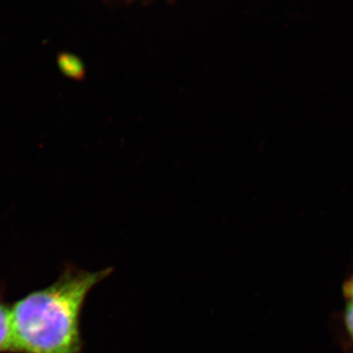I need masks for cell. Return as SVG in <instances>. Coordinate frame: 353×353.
Masks as SVG:
<instances>
[{"instance_id":"obj_1","label":"cell","mask_w":353,"mask_h":353,"mask_svg":"<svg viewBox=\"0 0 353 353\" xmlns=\"http://www.w3.org/2000/svg\"><path fill=\"white\" fill-rule=\"evenodd\" d=\"M67 265L53 284L11 307L14 343L20 353H83L81 316L90 290L112 274Z\"/></svg>"},{"instance_id":"obj_2","label":"cell","mask_w":353,"mask_h":353,"mask_svg":"<svg viewBox=\"0 0 353 353\" xmlns=\"http://www.w3.org/2000/svg\"><path fill=\"white\" fill-rule=\"evenodd\" d=\"M343 306L336 317L339 343L345 352L353 353V275L341 284Z\"/></svg>"},{"instance_id":"obj_3","label":"cell","mask_w":353,"mask_h":353,"mask_svg":"<svg viewBox=\"0 0 353 353\" xmlns=\"http://www.w3.org/2000/svg\"><path fill=\"white\" fill-rule=\"evenodd\" d=\"M16 352L11 308L0 303V353Z\"/></svg>"},{"instance_id":"obj_4","label":"cell","mask_w":353,"mask_h":353,"mask_svg":"<svg viewBox=\"0 0 353 353\" xmlns=\"http://www.w3.org/2000/svg\"><path fill=\"white\" fill-rule=\"evenodd\" d=\"M57 64L60 71L71 80L79 81L83 80L85 72L83 62L79 59L76 55L71 53L61 52L58 54Z\"/></svg>"}]
</instances>
